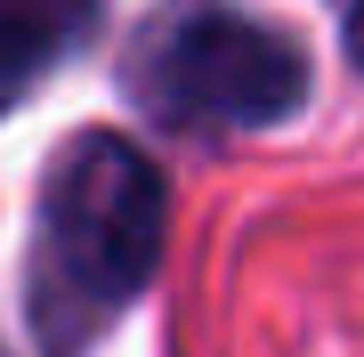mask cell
<instances>
[{
  "instance_id": "6da1fadb",
  "label": "cell",
  "mask_w": 364,
  "mask_h": 357,
  "mask_svg": "<svg viewBox=\"0 0 364 357\" xmlns=\"http://www.w3.org/2000/svg\"><path fill=\"white\" fill-rule=\"evenodd\" d=\"M162 171L114 130H81L41 187L33 325L49 349H81L162 260Z\"/></svg>"
},
{
  "instance_id": "3957f363",
  "label": "cell",
  "mask_w": 364,
  "mask_h": 357,
  "mask_svg": "<svg viewBox=\"0 0 364 357\" xmlns=\"http://www.w3.org/2000/svg\"><path fill=\"white\" fill-rule=\"evenodd\" d=\"M57 41H65V16L57 9H33V0H0V114L49 73Z\"/></svg>"
},
{
  "instance_id": "7a4b0ae2",
  "label": "cell",
  "mask_w": 364,
  "mask_h": 357,
  "mask_svg": "<svg viewBox=\"0 0 364 357\" xmlns=\"http://www.w3.org/2000/svg\"><path fill=\"white\" fill-rule=\"evenodd\" d=\"M130 90L170 130H267L308 98V57L227 0H162L130 49Z\"/></svg>"
},
{
  "instance_id": "277c9868",
  "label": "cell",
  "mask_w": 364,
  "mask_h": 357,
  "mask_svg": "<svg viewBox=\"0 0 364 357\" xmlns=\"http://www.w3.org/2000/svg\"><path fill=\"white\" fill-rule=\"evenodd\" d=\"M348 57L364 66V0H356V16H348Z\"/></svg>"
}]
</instances>
